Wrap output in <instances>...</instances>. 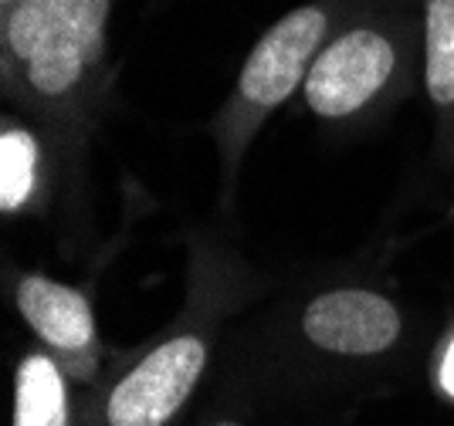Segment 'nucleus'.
Instances as JSON below:
<instances>
[{"label":"nucleus","mask_w":454,"mask_h":426,"mask_svg":"<svg viewBox=\"0 0 454 426\" xmlns=\"http://www.w3.org/2000/svg\"><path fill=\"white\" fill-rule=\"evenodd\" d=\"M397 41L383 27L363 24L333 37L305 74V102L322 119H346L366 109L397 72Z\"/></svg>","instance_id":"1"},{"label":"nucleus","mask_w":454,"mask_h":426,"mask_svg":"<svg viewBox=\"0 0 454 426\" xmlns=\"http://www.w3.org/2000/svg\"><path fill=\"white\" fill-rule=\"evenodd\" d=\"M207 362L200 335H173L143 355L109 392V426H163L187 403Z\"/></svg>","instance_id":"3"},{"label":"nucleus","mask_w":454,"mask_h":426,"mask_svg":"<svg viewBox=\"0 0 454 426\" xmlns=\"http://www.w3.org/2000/svg\"><path fill=\"white\" fill-rule=\"evenodd\" d=\"M14 379V426H68L65 379L48 355H27Z\"/></svg>","instance_id":"6"},{"label":"nucleus","mask_w":454,"mask_h":426,"mask_svg":"<svg viewBox=\"0 0 454 426\" xmlns=\"http://www.w3.org/2000/svg\"><path fill=\"white\" fill-rule=\"evenodd\" d=\"M437 379H441V390L454 396V342L448 345V352L441 359V372H437Z\"/></svg>","instance_id":"9"},{"label":"nucleus","mask_w":454,"mask_h":426,"mask_svg":"<svg viewBox=\"0 0 454 426\" xmlns=\"http://www.w3.org/2000/svg\"><path fill=\"white\" fill-rule=\"evenodd\" d=\"M427 92L454 109V0H427Z\"/></svg>","instance_id":"8"},{"label":"nucleus","mask_w":454,"mask_h":426,"mask_svg":"<svg viewBox=\"0 0 454 426\" xmlns=\"http://www.w3.org/2000/svg\"><path fill=\"white\" fill-rule=\"evenodd\" d=\"M41 149L35 132L4 129L0 136V210L18 213L38 190Z\"/></svg>","instance_id":"7"},{"label":"nucleus","mask_w":454,"mask_h":426,"mask_svg":"<svg viewBox=\"0 0 454 426\" xmlns=\"http://www.w3.org/2000/svg\"><path fill=\"white\" fill-rule=\"evenodd\" d=\"M325 35H329V11L322 4H305L285 14L278 24H271L241 68L234 115L258 119L278 109L299 85H305V74L322 51Z\"/></svg>","instance_id":"2"},{"label":"nucleus","mask_w":454,"mask_h":426,"mask_svg":"<svg viewBox=\"0 0 454 426\" xmlns=\"http://www.w3.org/2000/svg\"><path fill=\"white\" fill-rule=\"evenodd\" d=\"M217 426H234V423H217Z\"/></svg>","instance_id":"11"},{"label":"nucleus","mask_w":454,"mask_h":426,"mask_svg":"<svg viewBox=\"0 0 454 426\" xmlns=\"http://www.w3.org/2000/svg\"><path fill=\"white\" fill-rule=\"evenodd\" d=\"M302 329L312 345L336 355H377L400 338V312L377 291L342 288L305 305Z\"/></svg>","instance_id":"4"},{"label":"nucleus","mask_w":454,"mask_h":426,"mask_svg":"<svg viewBox=\"0 0 454 426\" xmlns=\"http://www.w3.org/2000/svg\"><path fill=\"white\" fill-rule=\"evenodd\" d=\"M18 312L20 318L38 332V338L55 349V352L75 359H89L95 349V315L89 298L44 278V275H27L18 281Z\"/></svg>","instance_id":"5"},{"label":"nucleus","mask_w":454,"mask_h":426,"mask_svg":"<svg viewBox=\"0 0 454 426\" xmlns=\"http://www.w3.org/2000/svg\"><path fill=\"white\" fill-rule=\"evenodd\" d=\"M7 4H11V0H0V11H4V7H7Z\"/></svg>","instance_id":"10"}]
</instances>
